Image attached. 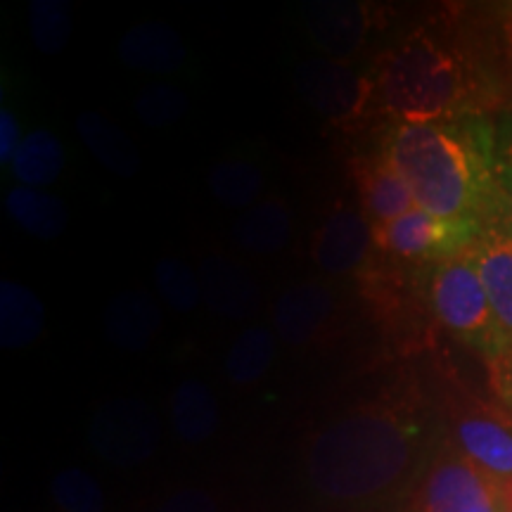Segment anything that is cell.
Listing matches in <instances>:
<instances>
[{
  "label": "cell",
  "mask_w": 512,
  "mask_h": 512,
  "mask_svg": "<svg viewBox=\"0 0 512 512\" xmlns=\"http://www.w3.org/2000/svg\"><path fill=\"white\" fill-rule=\"evenodd\" d=\"M29 27L34 46L46 55H57L72 38V10L64 0H31Z\"/></svg>",
  "instance_id": "484cf974"
},
{
  "label": "cell",
  "mask_w": 512,
  "mask_h": 512,
  "mask_svg": "<svg viewBox=\"0 0 512 512\" xmlns=\"http://www.w3.org/2000/svg\"><path fill=\"white\" fill-rule=\"evenodd\" d=\"M309 29L313 41L332 57L356 53L366 36V12L354 3H323L313 5L309 12Z\"/></svg>",
  "instance_id": "44dd1931"
},
{
  "label": "cell",
  "mask_w": 512,
  "mask_h": 512,
  "mask_svg": "<svg viewBox=\"0 0 512 512\" xmlns=\"http://www.w3.org/2000/svg\"><path fill=\"white\" fill-rule=\"evenodd\" d=\"M332 311L335 294L323 283H297L280 294L275 304V332L290 347H302L323 330Z\"/></svg>",
  "instance_id": "4fadbf2b"
},
{
  "label": "cell",
  "mask_w": 512,
  "mask_h": 512,
  "mask_svg": "<svg viewBox=\"0 0 512 512\" xmlns=\"http://www.w3.org/2000/svg\"><path fill=\"white\" fill-rule=\"evenodd\" d=\"M159 512H216V503L207 491L202 489H178L162 503Z\"/></svg>",
  "instance_id": "4dcf8cb0"
},
{
  "label": "cell",
  "mask_w": 512,
  "mask_h": 512,
  "mask_svg": "<svg viewBox=\"0 0 512 512\" xmlns=\"http://www.w3.org/2000/svg\"><path fill=\"white\" fill-rule=\"evenodd\" d=\"M202 302L216 316L242 320L254 316L261 306V292L252 273L223 254H209L200 266Z\"/></svg>",
  "instance_id": "7c38bea8"
},
{
  "label": "cell",
  "mask_w": 512,
  "mask_h": 512,
  "mask_svg": "<svg viewBox=\"0 0 512 512\" xmlns=\"http://www.w3.org/2000/svg\"><path fill=\"white\" fill-rule=\"evenodd\" d=\"M479 233L482 228L475 223L439 219L420 207L392 223L373 226L375 245L382 252L399 256L403 261H415V264H427V261L441 264L451 256L463 254Z\"/></svg>",
  "instance_id": "5b68a950"
},
{
  "label": "cell",
  "mask_w": 512,
  "mask_h": 512,
  "mask_svg": "<svg viewBox=\"0 0 512 512\" xmlns=\"http://www.w3.org/2000/svg\"><path fill=\"white\" fill-rule=\"evenodd\" d=\"M496 174H498V223L512 233V138L498 143Z\"/></svg>",
  "instance_id": "f546056e"
},
{
  "label": "cell",
  "mask_w": 512,
  "mask_h": 512,
  "mask_svg": "<svg viewBox=\"0 0 512 512\" xmlns=\"http://www.w3.org/2000/svg\"><path fill=\"white\" fill-rule=\"evenodd\" d=\"M209 190L223 207L249 209L261 202L264 192V174L247 159H223L216 162L209 174Z\"/></svg>",
  "instance_id": "d4e9b609"
},
{
  "label": "cell",
  "mask_w": 512,
  "mask_h": 512,
  "mask_svg": "<svg viewBox=\"0 0 512 512\" xmlns=\"http://www.w3.org/2000/svg\"><path fill=\"white\" fill-rule=\"evenodd\" d=\"M46 328V309L29 287L3 280L0 283V344L3 349H27Z\"/></svg>",
  "instance_id": "ac0fdd59"
},
{
  "label": "cell",
  "mask_w": 512,
  "mask_h": 512,
  "mask_svg": "<svg viewBox=\"0 0 512 512\" xmlns=\"http://www.w3.org/2000/svg\"><path fill=\"white\" fill-rule=\"evenodd\" d=\"M356 181L363 214L373 226L392 223L418 207L411 185L403 181L399 171L382 155L356 164Z\"/></svg>",
  "instance_id": "5bb4252c"
},
{
  "label": "cell",
  "mask_w": 512,
  "mask_h": 512,
  "mask_svg": "<svg viewBox=\"0 0 512 512\" xmlns=\"http://www.w3.org/2000/svg\"><path fill=\"white\" fill-rule=\"evenodd\" d=\"M491 363H494V384L498 394H501L503 403L512 413V351H505L501 358Z\"/></svg>",
  "instance_id": "d6a6232c"
},
{
  "label": "cell",
  "mask_w": 512,
  "mask_h": 512,
  "mask_svg": "<svg viewBox=\"0 0 512 512\" xmlns=\"http://www.w3.org/2000/svg\"><path fill=\"white\" fill-rule=\"evenodd\" d=\"M415 512H503L501 491L460 451L434 460L415 491Z\"/></svg>",
  "instance_id": "8992f818"
},
{
  "label": "cell",
  "mask_w": 512,
  "mask_h": 512,
  "mask_svg": "<svg viewBox=\"0 0 512 512\" xmlns=\"http://www.w3.org/2000/svg\"><path fill=\"white\" fill-rule=\"evenodd\" d=\"M494 128L482 117L394 124L380 155L411 185L415 204L446 221L498 223Z\"/></svg>",
  "instance_id": "6da1fadb"
},
{
  "label": "cell",
  "mask_w": 512,
  "mask_h": 512,
  "mask_svg": "<svg viewBox=\"0 0 512 512\" xmlns=\"http://www.w3.org/2000/svg\"><path fill=\"white\" fill-rule=\"evenodd\" d=\"M76 131H79L83 143L88 145V150L98 157V162L105 169H110L112 174L131 178L143 166V159H140V152L131 136L121 131L117 124H112L107 117H102V114L83 112L76 119Z\"/></svg>",
  "instance_id": "ffe728a7"
},
{
  "label": "cell",
  "mask_w": 512,
  "mask_h": 512,
  "mask_svg": "<svg viewBox=\"0 0 512 512\" xmlns=\"http://www.w3.org/2000/svg\"><path fill=\"white\" fill-rule=\"evenodd\" d=\"M373 83L377 100L396 124H430L467 114L463 62L425 31H415L384 57Z\"/></svg>",
  "instance_id": "3957f363"
},
{
  "label": "cell",
  "mask_w": 512,
  "mask_h": 512,
  "mask_svg": "<svg viewBox=\"0 0 512 512\" xmlns=\"http://www.w3.org/2000/svg\"><path fill=\"white\" fill-rule=\"evenodd\" d=\"M430 297L441 325L460 342L479 349L489 361H496L508 351L482 278L467 249L437 264Z\"/></svg>",
  "instance_id": "277c9868"
},
{
  "label": "cell",
  "mask_w": 512,
  "mask_h": 512,
  "mask_svg": "<svg viewBox=\"0 0 512 512\" xmlns=\"http://www.w3.org/2000/svg\"><path fill=\"white\" fill-rule=\"evenodd\" d=\"M155 285L159 297L178 313H190L202 302L200 273H195L178 256H164L155 266Z\"/></svg>",
  "instance_id": "4316f807"
},
{
  "label": "cell",
  "mask_w": 512,
  "mask_h": 512,
  "mask_svg": "<svg viewBox=\"0 0 512 512\" xmlns=\"http://www.w3.org/2000/svg\"><path fill=\"white\" fill-rule=\"evenodd\" d=\"M22 136H19V121L15 112L3 107L0 110V162L10 164L12 157H15L17 147L22 145Z\"/></svg>",
  "instance_id": "1f68e13d"
},
{
  "label": "cell",
  "mask_w": 512,
  "mask_h": 512,
  "mask_svg": "<svg viewBox=\"0 0 512 512\" xmlns=\"http://www.w3.org/2000/svg\"><path fill=\"white\" fill-rule=\"evenodd\" d=\"M159 422L150 406L138 399H114L95 413L91 444L100 458L131 467L155 453Z\"/></svg>",
  "instance_id": "52a82bcc"
},
{
  "label": "cell",
  "mask_w": 512,
  "mask_h": 512,
  "mask_svg": "<svg viewBox=\"0 0 512 512\" xmlns=\"http://www.w3.org/2000/svg\"><path fill=\"white\" fill-rule=\"evenodd\" d=\"M5 209L24 233L38 240L60 238L69 226L67 204L48 190L17 185L5 195Z\"/></svg>",
  "instance_id": "d6986e66"
},
{
  "label": "cell",
  "mask_w": 512,
  "mask_h": 512,
  "mask_svg": "<svg viewBox=\"0 0 512 512\" xmlns=\"http://www.w3.org/2000/svg\"><path fill=\"white\" fill-rule=\"evenodd\" d=\"M53 501L62 512H105V494L98 479L81 467H67L53 479Z\"/></svg>",
  "instance_id": "f1b7e54d"
},
{
  "label": "cell",
  "mask_w": 512,
  "mask_h": 512,
  "mask_svg": "<svg viewBox=\"0 0 512 512\" xmlns=\"http://www.w3.org/2000/svg\"><path fill=\"white\" fill-rule=\"evenodd\" d=\"M292 235V211L283 200H261L242 211L233 226V240L249 254L266 256L280 252Z\"/></svg>",
  "instance_id": "e0dca14e"
},
{
  "label": "cell",
  "mask_w": 512,
  "mask_h": 512,
  "mask_svg": "<svg viewBox=\"0 0 512 512\" xmlns=\"http://www.w3.org/2000/svg\"><path fill=\"white\" fill-rule=\"evenodd\" d=\"M278 356V342L275 335L264 325H252V328L242 330L230 344L223 370L233 384L247 387V384L259 382Z\"/></svg>",
  "instance_id": "cb8c5ba5"
},
{
  "label": "cell",
  "mask_w": 512,
  "mask_h": 512,
  "mask_svg": "<svg viewBox=\"0 0 512 512\" xmlns=\"http://www.w3.org/2000/svg\"><path fill=\"white\" fill-rule=\"evenodd\" d=\"M453 434L458 451L496 486L512 482V422L491 411H465Z\"/></svg>",
  "instance_id": "9c48e42d"
},
{
  "label": "cell",
  "mask_w": 512,
  "mask_h": 512,
  "mask_svg": "<svg viewBox=\"0 0 512 512\" xmlns=\"http://www.w3.org/2000/svg\"><path fill=\"white\" fill-rule=\"evenodd\" d=\"M294 88L313 110L335 124L356 119L375 93L373 81L328 57H313L299 64Z\"/></svg>",
  "instance_id": "ba28073f"
},
{
  "label": "cell",
  "mask_w": 512,
  "mask_h": 512,
  "mask_svg": "<svg viewBox=\"0 0 512 512\" xmlns=\"http://www.w3.org/2000/svg\"><path fill=\"white\" fill-rule=\"evenodd\" d=\"M188 105V95L174 83H152L136 95L133 112L145 126L162 128L181 121L188 112Z\"/></svg>",
  "instance_id": "83f0119b"
},
{
  "label": "cell",
  "mask_w": 512,
  "mask_h": 512,
  "mask_svg": "<svg viewBox=\"0 0 512 512\" xmlns=\"http://www.w3.org/2000/svg\"><path fill=\"white\" fill-rule=\"evenodd\" d=\"M467 252L475 261L508 351H512V233L501 223H491L482 228Z\"/></svg>",
  "instance_id": "8fae6325"
},
{
  "label": "cell",
  "mask_w": 512,
  "mask_h": 512,
  "mask_svg": "<svg viewBox=\"0 0 512 512\" xmlns=\"http://www.w3.org/2000/svg\"><path fill=\"white\" fill-rule=\"evenodd\" d=\"M418 425L389 406H361L313 434L306 475L320 496L368 501L394 489L411 470Z\"/></svg>",
  "instance_id": "7a4b0ae2"
},
{
  "label": "cell",
  "mask_w": 512,
  "mask_h": 512,
  "mask_svg": "<svg viewBox=\"0 0 512 512\" xmlns=\"http://www.w3.org/2000/svg\"><path fill=\"white\" fill-rule=\"evenodd\" d=\"M171 422L178 437L188 444H202L219 430V401L207 384L183 380L171 399Z\"/></svg>",
  "instance_id": "7402d4cb"
},
{
  "label": "cell",
  "mask_w": 512,
  "mask_h": 512,
  "mask_svg": "<svg viewBox=\"0 0 512 512\" xmlns=\"http://www.w3.org/2000/svg\"><path fill=\"white\" fill-rule=\"evenodd\" d=\"M119 60L136 72L174 74L183 69L188 50H185L181 34L169 24L145 22L136 24L121 36Z\"/></svg>",
  "instance_id": "9a60e30c"
},
{
  "label": "cell",
  "mask_w": 512,
  "mask_h": 512,
  "mask_svg": "<svg viewBox=\"0 0 512 512\" xmlns=\"http://www.w3.org/2000/svg\"><path fill=\"white\" fill-rule=\"evenodd\" d=\"M375 245L373 223L363 211L339 207L332 211L313 238V261L328 275H349L368 259Z\"/></svg>",
  "instance_id": "30bf717a"
},
{
  "label": "cell",
  "mask_w": 512,
  "mask_h": 512,
  "mask_svg": "<svg viewBox=\"0 0 512 512\" xmlns=\"http://www.w3.org/2000/svg\"><path fill=\"white\" fill-rule=\"evenodd\" d=\"M105 335L114 347L136 354L150 347L162 328V313L145 292H121L105 309Z\"/></svg>",
  "instance_id": "2e32d148"
},
{
  "label": "cell",
  "mask_w": 512,
  "mask_h": 512,
  "mask_svg": "<svg viewBox=\"0 0 512 512\" xmlns=\"http://www.w3.org/2000/svg\"><path fill=\"white\" fill-rule=\"evenodd\" d=\"M10 169L19 185L46 190L60 178L64 169V147L60 138L46 128L31 131L17 147Z\"/></svg>",
  "instance_id": "603a6c76"
}]
</instances>
